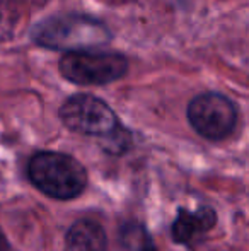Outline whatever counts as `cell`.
Instances as JSON below:
<instances>
[{
    "mask_svg": "<svg viewBox=\"0 0 249 251\" xmlns=\"http://www.w3.org/2000/svg\"><path fill=\"white\" fill-rule=\"evenodd\" d=\"M31 40L48 50L77 51L108 45L111 41V31L96 17L58 14L34 24L31 27Z\"/></svg>",
    "mask_w": 249,
    "mask_h": 251,
    "instance_id": "1",
    "label": "cell"
},
{
    "mask_svg": "<svg viewBox=\"0 0 249 251\" xmlns=\"http://www.w3.org/2000/svg\"><path fill=\"white\" fill-rule=\"evenodd\" d=\"M27 178L43 195L53 200H73L87 188L89 175L73 155L40 151L27 162Z\"/></svg>",
    "mask_w": 249,
    "mask_h": 251,
    "instance_id": "2",
    "label": "cell"
},
{
    "mask_svg": "<svg viewBox=\"0 0 249 251\" xmlns=\"http://www.w3.org/2000/svg\"><path fill=\"white\" fill-rule=\"evenodd\" d=\"M128 72V60L118 51L99 48L67 51L60 60V74L77 86H108L123 79Z\"/></svg>",
    "mask_w": 249,
    "mask_h": 251,
    "instance_id": "3",
    "label": "cell"
},
{
    "mask_svg": "<svg viewBox=\"0 0 249 251\" xmlns=\"http://www.w3.org/2000/svg\"><path fill=\"white\" fill-rule=\"evenodd\" d=\"M58 116L70 132L99 140L113 135L121 125L113 108L92 94L68 96L58 109Z\"/></svg>",
    "mask_w": 249,
    "mask_h": 251,
    "instance_id": "4",
    "label": "cell"
},
{
    "mask_svg": "<svg viewBox=\"0 0 249 251\" xmlns=\"http://www.w3.org/2000/svg\"><path fill=\"white\" fill-rule=\"evenodd\" d=\"M188 122L200 137L220 142L232 135L237 123V108L220 93H203L195 96L186 109Z\"/></svg>",
    "mask_w": 249,
    "mask_h": 251,
    "instance_id": "5",
    "label": "cell"
},
{
    "mask_svg": "<svg viewBox=\"0 0 249 251\" xmlns=\"http://www.w3.org/2000/svg\"><path fill=\"white\" fill-rule=\"evenodd\" d=\"M219 222L217 212L208 205H202L196 210L178 208V215L171 226V238L176 245L195 246L203 241L206 234L212 231Z\"/></svg>",
    "mask_w": 249,
    "mask_h": 251,
    "instance_id": "6",
    "label": "cell"
},
{
    "mask_svg": "<svg viewBox=\"0 0 249 251\" xmlns=\"http://www.w3.org/2000/svg\"><path fill=\"white\" fill-rule=\"evenodd\" d=\"M65 251H110L103 226L92 219H79L65 234Z\"/></svg>",
    "mask_w": 249,
    "mask_h": 251,
    "instance_id": "7",
    "label": "cell"
},
{
    "mask_svg": "<svg viewBox=\"0 0 249 251\" xmlns=\"http://www.w3.org/2000/svg\"><path fill=\"white\" fill-rule=\"evenodd\" d=\"M120 241L128 251H157L150 232L136 221H130L121 226Z\"/></svg>",
    "mask_w": 249,
    "mask_h": 251,
    "instance_id": "8",
    "label": "cell"
},
{
    "mask_svg": "<svg viewBox=\"0 0 249 251\" xmlns=\"http://www.w3.org/2000/svg\"><path fill=\"white\" fill-rule=\"evenodd\" d=\"M0 251H12L9 239H7V236L2 232V229H0Z\"/></svg>",
    "mask_w": 249,
    "mask_h": 251,
    "instance_id": "9",
    "label": "cell"
}]
</instances>
